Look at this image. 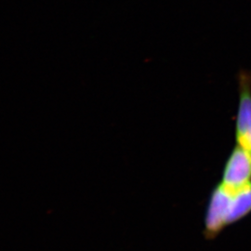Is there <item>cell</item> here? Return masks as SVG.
I'll list each match as a JSON object with an SVG mask.
<instances>
[{"instance_id": "6da1fadb", "label": "cell", "mask_w": 251, "mask_h": 251, "mask_svg": "<svg viewBox=\"0 0 251 251\" xmlns=\"http://www.w3.org/2000/svg\"><path fill=\"white\" fill-rule=\"evenodd\" d=\"M251 212V181L231 188L222 182L213 189L205 217V235L212 238L225 227L234 224Z\"/></svg>"}, {"instance_id": "7a4b0ae2", "label": "cell", "mask_w": 251, "mask_h": 251, "mask_svg": "<svg viewBox=\"0 0 251 251\" xmlns=\"http://www.w3.org/2000/svg\"><path fill=\"white\" fill-rule=\"evenodd\" d=\"M237 85L235 142L237 146L251 153V71L241 70L238 73Z\"/></svg>"}, {"instance_id": "3957f363", "label": "cell", "mask_w": 251, "mask_h": 251, "mask_svg": "<svg viewBox=\"0 0 251 251\" xmlns=\"http://www.w3.org/2000/svg\"><path fill=\"white\" fill-rule=\"evenodd\" d=\"M251 181V153L236 145L225 163L222 183L236 188Z\"/></svg>"}]
</instances>
